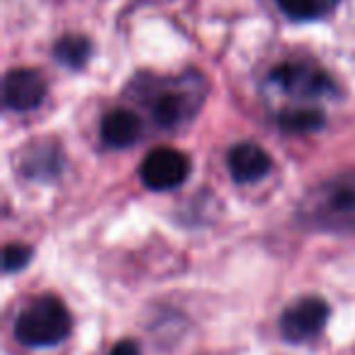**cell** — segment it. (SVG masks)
I'll use <instances>...</instances> for the list:
<instances>
[{
    "instance_id": "6da1fadb",
    "label": "cell",
    "mask_w": 355,
    "mask_h": 355,
    "mask_svg": "<svg viewBox=\"0 0 355 355\" xmlns=\"http://www.w3.org/2000/svg\"><path fill=\"white\" fill-rule=\"evenodd\" d=\"M334 90L336 85L331 76L311 61H287V64L275 66L266 78L268 98L280 103L275 117L290 112L324 110L319 103L324 98H331Z\"/></svg>"
},
{
    "instance_id": "7a4b0ae2",
    "label": "cell",
    "mask_w": 355,
    "mask_h": 355,
    "mask_svg": "<svg viewBox=\"0 0 355 355\" xmlns=\"http://www.w3.org/2000/svg\"><path fill=\"white\" fill-rule=\"evenodd\" d=\"M300 217L321 232L355 234V171L338 173L306 193Z\"/></svg>"
},
{
    "instance_id": "3957f363",
    "label": "cell",
    "mask_w": 355,
    "mask_h": 355,
    "mask_svg": "<svg viewBox=\"0 0 355 355\" xmlns=\"http://www.w3.org/2000/svg\"><path fill=\"white\" fill-rule=\"evenodd\" d=\"M205 95H207V83L202 76L188 73L180 78L153 80L141 98L146 107L151 110L153 119L161 127L173 129L188 122L198 112Z\"/></svg>"
},
{
    "instance_id": "277c9868",
    "label": "cell",
    "mask_w": 355,
    "mask_h": 355,
    "mask_svg": "<svg viewBox=\"0 0 355 355\" xmlns=\"http://www.w3.org/2000/svg\"><path fill=\"white\" fill-rule=\"evenodd\" d=\"M73 329L66 304L54 295L37 297L15 319V336L27 348H51L69 338Z\"/></svg>"
},
{
    "instance_id": "5b68a950",
    "label": "cell",
    "mask_w": 355,
    "mask_h": 355,
    "mask_svg": "<svg viewBox=\"0 0 355 355\" xmlns=\"http://www.w3.org/2000/svg\"><path fill=\"white\" fill-rule=\"evenodd\" d=\"M190 175V161L183 151L161 146L151 151L141 163V180L151 190H173L183 185Z\"/></svg>"
},
{
    "instance_id": "8992f818",
    "label": "cell",
    "mask_w": 355,
    "mask_h": 355,
    "mask_svg": "<svg viewBox=\"0 0 355 355\" xmlns=\"http://www.w3.org/2000/svg\"><path fill=\"white\" fill-rule=\"evenodd\" d=\"M329 321V304L321 297H302L285 309L280 319V331L287 340L302 343L321 334Z\"/></svg>"
},
{
    "instance_id": "52a82bcc",
    "label": "cell",
    "mask_w": 355,
    "mask_h": 355,
    "mask_svg": "<svg viewBox=\"0 0 355 355\" xmlns=\"http://www.w3.org/2000/svg\"><path fill=\"white\" fill-rule=\"evenodd\" d=\"M3 95H6V105L10 110H35L44 103L46 98V80L40 71L35 69H12L6 76L3 83Z\"/></svg>"
},
{
    "instance_id": "ba28073f",
    "label": "cell",
    "mask_w": 355,
    "mask_h": 355,
    "mask_svg": "<svg viewBox=\"0 0 355 355\" xmlns=\"http://www.w3.org/2000/svg\"><path fill=\"white\" fill-rule=\"evenodd\" d=\"M229 173L236 183H253L261 180L263 175H268L272 168V161L268 156V151L263 146L253 141H243L229 151Z\"/></svg>"
},
{
    "instance_id": "9c48e42d",
    "label": "cell",
    "mask_w": 355,
    "mask_h": 355,
    "mask_svg": "<svg viewBox=\"0 0 355 355\" xmlns=\"http://www.w3.org/2000/svg\"><path fill=\"white\" fill-rule=\"evenodd\" d=\"M141 132H144V127H141L139 114L127 107L110 110V112L103 117V124H100V137H103V141L112 148L132 146V144L139 141Z\"/></svg>"
},
{
    "instance_id": "30bf717a",
    "label": "cell",
    "mask_w": 355,
    "mask_h": 355,
    "mask_svg": "<svg viewBox=\"0 0 355 355\" xmlns=\"http://www.w3.org/2000/svg\"><path fill=\"white\" fill-rule=\"evenodd\" d=\"M280 10L297 22H311L331 15L338 0H275Z\"/></svg>"
},
{
    "instance_id": "8fae6325",
    "label": "cell",
    "mask_w": 355,
    "mask_h": 355,
    "mask_svg": "<svg viewBox=\"0 0 355 355\" xmlns=\"http://www.w3.org/2000/svg\"><path fill=\"white\" fill-rule=\"evenodd\" d=\"M93 54V46L85 37H76V35H69V37H61L56 42V49H54V56L61 61L64 66L69 69H80L85 66V61L90 59Z\"/></svg>"
},
{
    "instance_id": "7c38bea8",
    "label": "cell",
    "mask_w": 355,
    "mask_h": 355,
    "mask_svg": "<svg viewBox=\"0 0 355 355\" xmlns=\"http://www.w3.org/2000/svg\"><path fill=\"white\" fill-rule=\"evenodd\" d=\"M30 261H32V248L27 243L17 241L6 246V253H3V268H6V272L22 270Z\"/></svg>"
},
{
    "instance_id": "4fadbf2b",
    "label": "cell",
    "mask_w": 355,
    "mask_h": 355,
    "mask_svg": "<svg viewBox=\"0 0 355 355\" xmlns=\"http://www.w3.org/2000/svg\"><path fill=\"white\" fill-rule=\"evenodd\" d=\"M110 355H139V345L134 340H122V343L114 345Z\"/></svg>"
}]
</instances>
